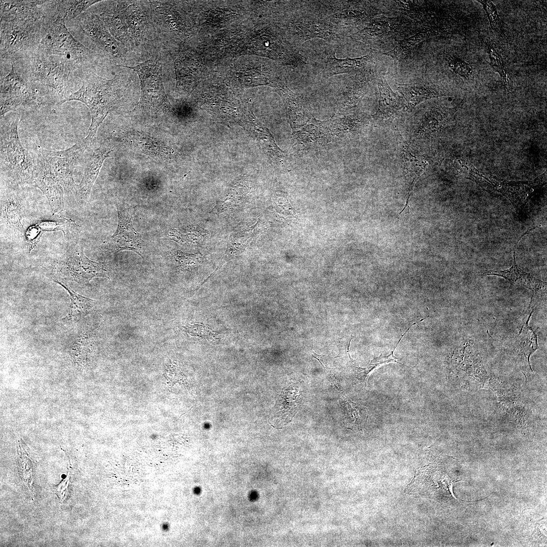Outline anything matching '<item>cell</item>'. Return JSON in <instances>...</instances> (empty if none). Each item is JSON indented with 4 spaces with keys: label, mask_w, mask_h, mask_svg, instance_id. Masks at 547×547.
Segmentation results:
<instances>
[{
    "label": "cell",
    "mask_w": 547,
    "mask_h": 547,
    "mask_svg": "<svg viewBox=\"0 0 547 547\" xmlns=\"http://www.w3.org/2000/svg\"><path fill=\"white\" fill-rule=\"evenodd\" d=\"M1 172L8 184H32L34 158L22 145L18 135V115L1 118Z\"/></svg>",
    "instance_id": "2"
},
{
    "label": "cell",
    "mask_w": 547,
    "mask_h": 547,
    "mask_svg": "<svg viewBox=\"0 0 547 547\" xmlns=\"http://www.w3.org/2000/svg\"><path fill=\"white\" fill-rule=\"evenodd\" d=\"M401 26V22L393 19H376L349 37L353 41L364 44L375 43L394 35Z\"/></svg>",
    "instance_id": "25"
},
{
    "label": "cell",
    "mask_w": 547,
    "mask_h": 547,
    "mask_svg": "<svg viewBox=\"0 0 547 547\" xmlns=\"http://www.w3.org/2000/svg\"><path fill=\"white\" fill-rule=\"evenodd\" d=\"M45 19L1 20V58L14 60L34 52L55 20Z\"/></svg>",
    "instance_id": "3"
},
{
    "label": "cell",
    "mask_w": 547,
    "mask_h": 547,
    "mask_svg": "<svg viewBox=\"0 0 547 547\" xmlns=\"http://www.w3.org/2000/svg\"><path fill=\"white\" fill-rule=\"evenodd\" d=\"M37 49L48 56H56L67 61L75 69L91 59L90 50L76 40L63 20L56 17Z\"/></svg>",
    "instance_id": "7"
},
{
    "label": "cell",
    "mask_w": 547,
    "mask_h": 547,
    "mask_svg": "<svg viewBox=\"0 0 547 547\" xmlns=\"http://www.w3.org/2000/svg\"><path fill=\"white\" fill-rule=\"evenodd\" d=\"M29 57L28 82L42 85L49 91L55 101L62 104L67 96L70 74L74 68L65 59L47 56L37 49Z\"/></svg>",
    "instance_id": "5"
},
{
    "label": "cell",
    "mask_w": 547,
    "mask_h": 547,
    "mask_svg": "<svg viewBox=\"0 0 547 547\" xmlns=\"http://www.w3.org/2000/svg\"><path fill=\"white\" fill-rule=\"evenodd\" d=\"M54 268L63 278L80 284L89 283L95 278L109 279L106 266L86 257L78 242L70 245L66 252L55 262Z\"/></svg>",
    "instance_id": "9"
},
{
    "label": "cell",
    "mask_w": 547,
    "mask_h": 547,
    "mask_svg": "<svg viewBox=\"0 0 547 547\" xmlns=\"http://www.w3.org/2000/svg\"><path fill=\"white\" fill-rule=\"evenodd\" d=\"M45 97L40 86L23 79L12 64L9 73L1 80V118L20 105L43 103Z\"/></svg>",
    "instance_id": "11"
},
{
    "label": "cell",
    "mask_w": 547,
    "mask_h": 547,
    "mask_svg": "<svg viewBox=\"0 0 547 547\" xmlns=\"http://www.w3.org/2000/svg\"><path fill=\"white\" fill-rule=\"evenodd\" d=\"M185 329L190 335L195 337L208 338L214 336L213 332L209 328L202 325H189Z\"/></svg>",
    "instance_id": "37"
},
{
    "label": "cell",
    "mask_w": 547,
    "mask_h": 547,
    "mask_svg": "<svg viewBox=\"0 0 547 547\" xmlns=\"http://www.w3.org/2000/svg\"><path fill=\"white\" fill-rule=\"evenodd\" d=\"M173 256L181 269H189L196 267L200 259L198 255L186 254L179 251L174 252Z\"/></svg>",
    "instance_id": "36"
},
{
    "label": "cell",
    "mask_w": 547,
    "mask_h": 547,
    "mask_svg": "<svg viewBox=\"0 0 547 547\" xmlns=\"http://www.w3.org/2000/svg\"><path fill=\"white\" fill-rule=\"evenodd\" d=\"M400 93L402 104L408 108L414 107L424 100L442 95L435 88L431 86H409L403 88Z\"/></svg>",
    "instance_id": "30"
},
{
    "label": "cell",
    "mask_w": 547,
    "mask_h": 547,
    "mask_svg": "<svg viewBox=\"0 0 547 547\" xmlns=\"http://www.w3.org/2000/svg\"><path fill=\"white\" fill-rule=\"evenodd\" d=\"M448 33V29L444 26L427 27L416 34L402 40L393 50L385 53L394 60L402 59L407 51L418 43L429 37Z\"/></svg>",
    "instance_id": "29"
},
{
    "label": "cell",
    "mask_w": 547,
    "mask_h": 547,
    "mask_svg": "<svg viewBox=\"0 0 547 547\" xmlns=\"http://www.w3.org/2000/svg\"><path fill=\"white\" fill-rule=\"evenodd\" d=\"M56 4V1H1V20L45 18Z\"/></svg>",
    "instance_id": "17"
},
{
    "label": "cell",
    "mask_w": 547,
    "mask_h": 547,
    "mask_svg": "<svg viewBox=\"0 0 547 547\" xmlns=\"http://www.w3.org/2000/svg\"><path fill=\"white\" fill-rule=\"evenodd\" d=\"M352 339V337L347 341L343 342L340 341L339 345H338L339 353L335 358L341 357L346 360L348 362L350 363L354 367L357 366L356 363L350 357L349 353V347L350 345V342Z\"/></svg>",
    "instance_id": "38"
},
{
    "label": "cell",
    "mask_w": 547,
    "mask_h": 547,
    "mask_svg": "<svg viewBox=\"0 0 547 547\" xmlns=\"http://www.w3.org/2000/svg\"><path fill=\"white\" fill-rule=\"evenodd\" d=\"M398 144L399 157L407 188V197L406 204L399 213L400 215L408 207L409 199L411 196L414 185L418 178L426 170L427 163L423 156L416 152L405 141L400 134L399 129H395Z\"/></svg>",
    "instance_id": "16"
},
{
    "label": "cell",
    "mask_w": 547,
    "mask_h": 547,
    "mask_svg": "<svg viewBox=\"0 0 547 547\" xmlns=\"http://www.w3.org/2000/svg\"><path fill=\"white\" fill-rule=\"evenodd\" d=\"M537 227L529 228L520 237L513 248L514 261L512 266L503 270H487L483 274L486 276H496L502 277L514 284L521 285L535 293L546 290V283L537 279L530 274L522 269L516 260V248L519 241L526 235Z\"/></svg>",
    "instance_id": "21"
},
{
    "label": "cell",
    "mask_w": 547,
    "mask_h": 547,
    "mask_svg": "<svg viewBox=\"0 0 547 547\" xmlns=\"http://www.w3.org/2000/svg\"><path fill=\"white\" fill-rule=\"evenodd\" d=\"M38 234L42 237L47 231L61 230L66 241L71 244L79 242L80 226L70 219L63 217L57 220L42 221L33 225Z\"/></svg>",
    "instance_id": "28"
},
{
    "label": "cell",
    "mask_w": 547,
    "mask_h": 547,
    "mask_svg": "<svg viewBox=\"0 0 547 547\" xmlns=\"http://www.w3.org/2000/svg\"><path fill=\"white\" fill-rule=\"evenodd\" d=\"M119 66L133 70L139 76L141 93L137 107L153 113H166L172 110L165 93L162 63L159 59L152 58L133 67Z\"/></svg>",
    "instance_id": "6"
},
{
    "label": "cell",
    "mask_w": 547,
    "mask_h": 547,
    "mask_svg": "<svg viewBox=\"0 0 547 547\" xmlns=\"http://www.w3.org/2000/svg\"><path fill=\"white\" fill-rule=\"evenodd\" d=\"M100 1H56V17L66 21L77 18L92 5Z\"/></svg>",
    "instance_id": "31"
},
{
    "label": "cell",
    "mask_w": 547,
    "mask_h": 547,
    "mask_svg": "<svg viewBox=\"0 0 547 547\" xmlns=\"http://www.w3.org/2000/svg\"><path fill=\"white\" fill-rule=\"evenodd\" d=\"M416 324V323H414L409 327L405 333L401 336L394 349L392 351L386 355L381 354L378 357H374L373 360L371 361L369 365L366 368H361L360 367L358 368L357 373L358 374L359 377L364 381L363 382H364L365 385H366V381L370 372L380 365L389 362H396L408 367L401 363L399 359L394 356V353L403 336L407 333L410 328Z\"/></svg>",
    "instance_id": "33"
},
{
    "label": "cell",
    "mask_w": 547,
    "mask_h": 547,
    "mask_svg": "<svg viewBox=\"0 0 547 547\" xmlns=\"http://www.w3.org/2000/svg\"><path fill=\"white\" fill-rule=\"evenodd\" d=\"M373 77V71L366 68L349 77L342 97L344 102L347 104L356 103L365 93Z\"/></svg>",
    "instance_id": "27"
},
{
    "label": "cell",
    "mask_w": 547,
    "mask_h": 547,
    "mask_svg": "<svg viewBox=\"0 0 547 547\" xmlns=\"http://www.w3.org/2000/svg\"><path fill=\"white\" fill-rule=\"evenodd\" d=\"M483 6L492 29L503 40H506L502 23L498 15L495 6L490 1H478Z\"/></svg>",
    "instance_id": "35"
},
{
    "label": "cell",
    "mask_w": 547,
    "mask_h": 547,
    "mask_svg": "<svg viewBox=\"0 0 547 547\" xmlns=\"http://www.w3.org/2000/svg\"><path fill=\"white\" fill-rule=\"evenodd\" d=\"M446 60L449 67L455 73L466 80H473L476 72L473 65L463 59L454 55H446Z\"/></svg>",
    "instance_id": "34"
},
{
    "label": "cell",
    "mask_w": 547,
    "mask_h": 547,
    "mask_svg": "<svg viewBox=\"0 0 547 547\" xmlns=\"http://www.w3.org/2000/svg\"><path fill=\"white\" fill-rule=\"evenodd\" d=\"M82 80L80 88L68 95L62 103L76 100L84 103L90 109L92 121L86 137L92 143L97 130L110 110L117 103L120 98L121 82L115 76L111 80H106L93 72L78 73Z\"/></svg>",
    "instance_id": "1"
},
{
    "label": "cell",
    "mask_w": 547,
    "mask_h": 547,
    "mask_svg": "<svg viewBox=\"0 0 547 547\" xmlns=\"http://www.w3.org/2000/svg\"><path fill=\"white\" fill-rule=\"evenodd\" d=\"M332 47L328 46L326 48L327 61L321 73L322 77L324 78L362 70L373 59L371 54L354 58L338 59L335 56L337 46L335 48Z\"/></svg>",
    "instance_id": "22"
},
{
    "label": "cell",
    "mask_w": 547,
    "mask_h": 547,
    "mask_svg": "<svg viewBox=\"0 0 547 547\" xmlns=\"http://www.w3.org/2000/svg\"><path fill=\"white\" fill-rule=\"evenodd\" d=\"M140 2L108 1L100 15L111 35L123 46L130 41L137 45L149 28L150 14L142 10Z\"/></svg>",
    "instance_id": "4"
},
{
    "label": "cell",
    "mask_w": 547,
    "mask_h": 547,
    "mask_svg": "<svg viewBox=\"0 0 547 547\" xmlns=\"http://www.w3.org/2000/svg\"><path fill=\"white\" fill-rule=\"evenodd\" d=\"M34 165L32 184L46 196L53 215L62 212L65 209L63 188L37 157L34 158Z\"/></svg>",
    "instance_id": "18"
},
{
    "label": "cell",
    "mask_w": 547,
    "mask_h": 547,
    "mask_svg": "<svg viewBox=\"0 0 547 547\" xmlns=\"http://www.w3.org/2000/svg\"><path fill=\"white\" fill-rule=\"evenodd\" d=\"M379 97L378 109L374 114L375 119L382 126L392 123L402 109V102L390 89L385 79H378Z\"/></svg>",
    "instance_id": "24"
},
{
    "label": "cell",
    "mask_w": 547,
    "mask_h": 547,
    "mask_svg": "<svg viewBox=\"0 0 547 547\" xmlns=\"http://www.w3.org/2000/svg\"><path fill=\"white\" fill-rule=\"evenodd\" d=\"M54 281L63 287L69 293L70 306L67 315L63 320L66 322H76L91 314L94 310L96 301L83 296L71 289L61 279L53 277Z\"/></svg>",
    "instance_id": "26"
},
{
    "label": "cell",
    "mask_w": 547,
    "mask_h": 547,
    "mask_svg": "<svg viewBox=\"0 0 547 547\" xmlns=\"http://www.w3.org/2000/svg\"><path fill=\"white\" fill-rule=\"evenodd\" d=\"M113 150L112 145L104 143L94 151L87 163L81 182L75 187L76 195L80 202L84 203L88 200L104 160L111 155Z\"/></svg>",
    "instance_id": "19"
},
{
    "label": "cell",
    "mask_w": 547,
    "mask_h": 547,
    "mask_svg": "<svg viewBox=\"0 0 547 547\" xmlns=\"http://www.w3.org/2000/svg\"><path fill=\"white\" fill-rule=\"evenodd\" d=\"M485 45L490 58V65L501 76L505 90L510 92L513 80L510 68L499 52L489 42H485Z\"/></svg>",
    "instance_id": "32"
},
{
    "label": "cell",
    "mask_w": 547,
    "mask_h": 547,
    "mask_svg": "<svg viewBox=\"0 0 547 547\" xmlns=\"http://www.w3.org/2000/svg\"><path fill=\"white\" fill-rule=\"evenodd\" d=\"M125 139L132 148L155 160L166 161L173 152L171 147L143 132H129L126 135Z\"/></svg>",
    "instance_id": "23"
},
{
    "label": "cell",
    "mask_w": 547,
    "mask_h": 547,
    "mask_svg": "<svg viewBox=\"0 0 547 547\" xmlns=\"http://www.w3.org/2000/svg\"><path fill=\"white\" fill-rule=\"evenodd\" d=\"M314 3L320 14L338 29L365 24L372 15L367 7L349 2L325 1Z\"/></svg>",
    "instance_id": "12"
},
{
    "label": "cell",
    "mask_w": 547,
    "mask_h": 547,
    "mask_svg": "<svg viewBox=\"0 0 547 547\" xmlns=\"http://www.w3.org/2000/svg\"><path fill=\"white\" fill-rule=\"evenodd\" d=\"M91 144L85 138L71 147L61 151L40 148L37 158L60 184L64 191H70L76 186L73 176L75 165Z\"/></svg>",
    "instance_id": "10"
},
{
    "label": "cell",
    "mask_w": 547,
    "mask_h": 547,
    "mask_svg": "<svg viewBox=\"0 0 547 547\" xmlns=\"http://www.w3.org/2000/svg\"><path fill=\"white\" fill-rule=\"evenodd\" d=\"M19 186L8 184L1 191V217L3 224L12 232L23 234L26 216Z\"/></svg>",
    "instance_id": "15"
},
{
    "label": "cell",
    "mask_w": 547,
    "mask_h": 547,
    "mask_svg": "<svg viewBox=\"0 0 547 547\" xmlns=\"http://www.w3.org/2000/svg\"><path fill=\"white\" fill-rule=\"evenodd\" d=\"M81 30L107 56L119 61L124 56V46L110 33L100 15L85 12L77 18Z\"/></svg>",
    "instance_id": "13"
},
{
    "label": "cell",
    "mask_w": 547,
    "mask_h": 547,
    "mask_svg": "<svg viewBox=\"0 0 547 547\" xmlns=\"http://www.w3.org/2000/svg\"><path fill=\"white\" fill-rule=\"evenodd\" d=\"M301 400L296 385L292 383L284 388L270 414L271 425L280 427L290 422L298 411Z\"/></svg>",
    "instance_id": "20"
},
{
    "label": "cell",
    "mask_w": 547,
    "mask_h": 547,
    "mask_svg": "<svg viewBox=\"0 0 547 547\" xmlns=\"http://www.w3.org/2000/svg\"><path fill=\"white\" fill-rule=\"evenodd\" d=\"M118 225L114 233L105 244L114 253L124 250L135 252L143 257V241L141 235L134 228L128 211L118 206Z\"/></svg>",
    "instance_id": "14"
},
{
    "label": "cell",
    "mask_w": 547,
    "mask_h": 547,
    "mask_svg": "<svg viewBox=\"0 0 547 547\" xmlns=\"http://www.w3.org/2000/svg\"><path fill=\"white\" fill-rule=\"evenodd\" d=\"M310 5L295 7V11L290 18L288 29L291 42L297 48L312 38H323L329 41H336L341 37L339 29L323 17L316 7L314 2Z\"/></svg>",
    "instance_id": "8"
}]
</instances>
